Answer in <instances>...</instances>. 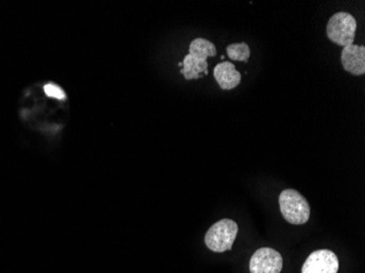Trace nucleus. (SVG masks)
<instances>
[{"mask_svg": "<svg viewBox=\"0 0 365 273\" xmlns=\"http://www.w3.org/2000/svg\"><path fill=\"white\" fill-rule=\"evenodd\" d=\"M182 73L185 79L192 80L198 79L202 76V73L207 75L208 71V63L207 61H199V59L195 58L192 55L188 54L185 56L184 61H182Z\"/></svg>", "mask_w": 365, "mask_h": 273, "instance_id": "6e6552de", "label": "nucleus"}, {"mask_svg": "<svg viewBox=\"0 0 365 273\" xmlns=\"http://www.w3.org/2000/svg\"><path fill=\"white\" fill-rule=\"evenodd\" d=\"M190 55L199 59V61H207L208 57H213L217 55V48L210 41L198 38L190 43Z\"/></svg>", "mask_w": 365, "mask_h": 273, "instance_id": "1a4fd4ad", "label": "nucleus"}, {"mask_svg": "<svg viewBox=\"0 0 365 273\" xmlns=\"http://www.w3.org/2000/svg\"><path fill=\"white\" fill-rule=\"evenodd\" d=\"M213 75L221 89L223 90L235 89L239 86L242 79L241 73L237 71L235 66L229 61H222L215 66Z\"/></svg>", "mask_w": 365, "mask_h": 273, "instance_id": "0eeeda50", "label": "nucleus"}, {"mask_svg": "<svg viewBox=\"0 0 365 273\" xmlns=\"http://www.w3.org/2000/svg\"><path fill=\"white\" fill-rule=\"evenodd\" d=\"M339 260L335 252L319 249L312 252L302 267V273H337Z\"/></svg>", "mask_w": 365, "mask_h": 273, "instance_id": "39448f33", "label": "nucleus"}, {"mask_svg": "<svg viewBox=\"0 0 365 273\" xmlns=\"http://www.w3.org/2000/svg\"><path fill=\"white\" fill-rule=\"evenodd\" d=\"M284 266L282 256L269 247L259 248L250 262L251 273H280Z\"/></svg>", "mask_w": 365, "mask_h": 273, "instance_id": "20e7f679", "label": "nucleus"}, {"mask_svg": "<svg viewBox=\"0 0 365 273\" xmlns=\"http://www.w3.org/2000/svg\"><path fill=\"white\" fill-rule=\"evenodd\" d=\"M280 211L291 225H305L311 215V208L307 199L294 190H284L279 196Z\"/></svg>", "mask_w": 365, "mask_h": 273, "instance_id": "f257e3e1", "label": "nucleus"}, {"mask_svg": "<svg viewBox=\"0 0 365 273\" xmlns=\"http://www.w3.org/2000/svg\"><path fill=\"white\" fill-rule=\"evenodd\" d=\"M227 56L232 61H245L247 63L251 56V49L246 43H235L227 47Z\"/></svg>", "mask_w": 365, "mask_h": 273, "instance_id": "9d476101", "label": "nucleus"}, {"mask_svg": "<svg viewBox=\"0 0 365 273\" xmlns=\"http://www.w3.org/2000/svg\"><path fill=\"white\" fill-rule=\"evenodd\" d=\"M356 26L358 24L352 14L348 12H337L328 21V38L342 47L354 44Z\"/></svg>", "mask_w": 365, "mask_h": 273, "instance_id": "7ed1b4c3", "label": "nucleus"}, {"mask_svg": "<svg viewBox=\"0 0 365 273\" xmlns=\"http://www.w3.org/2000/svg\"><path fill=\"white\" fill-rule=\"evenodd\" d=\"M44 91L46 96H51V98H58V100H63L66 98L63 90L53 83L46 84L44 87Z\"/></svg>", "mask_w": 365, "mask_h": 273, "instance_id": "9b49d317", "label": "nucleus"}, {"mask_svg": "<svg viewBox=\"0 0 365 273\" xmlns=\"http://www.w3.org/2000/svg\"><path fill=\"white\" fill-rule=\"evenodd\" d=\"M237 222L233 220L223 219L217 222L207 232L205 243L209 249L215 252H225L232 249V246L237 239Z\"/></svg>", "mask_w": 365, "mask_h": 273, "instance_id": "f03ea898", "label": "nucleus"}, {"mask_svg": "<svg viewBox=\"0 0 365 273\" xmlns=\"http://www.w3.org/2000/svg\"><path fill=\"white\" fill-rule=\"evenodd\" d=\"M341 63L344 69L354 76L365 73V46L350 44L344 47L341 52Z\"/></svg>", "mask_w": 365, "mask_h": 273, "instance_id": "423d86ee", "label": "nucleus"}]
</instances>
